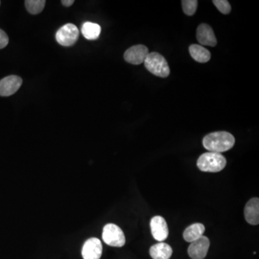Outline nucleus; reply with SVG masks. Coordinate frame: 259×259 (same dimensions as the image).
Wrapping results in <instances>:
<instances>
[{
  "instance_id": "nucleus-1",
  "label": "nucleus",
  "mask_w": 259,
  "mask_h": 259,
  "mask_svg": "<svg viewBox=\"0 0 259 259\" xmlns=\"http://www.w3.org/2000/svg\"><path fill=\"white\" fill-rule=\"evenodd\" d=\"M234 136L226 131L212 133L204 138L203 146L209 152L223 153L231 149L235 145Z\"/></svg>"
},
{
  "instance_id": "nucleus-2",
  "label": "nucleus",
  "mask_w": 259,
  "mask_h": 259,
  "mask_svg": "<svg viewBox=\"0 0 259 259\" xmlns=\"http://www.w3.org/2000/svg\"><path fill=\"white\" fill-rule=\"evenodd\" d=\"M197 167L202 171L219 172L226 167V158L221 153L207 152L201 155L197 160Z\"/></svg>"
},
{
  "instance_id": "nucleus-3",
  "label": "nucleus",
  "mask_w": 259,
  "mask_h": 259,
  "mask_svg": "<svg viewBox=\"0 0 259 259\" xmlns=\"http://www.w3.org/2000/svg\"><path fill=\"white\" fill-rule=\"evenodd\" d=\"M144 63L146 69L158 77L166 78L170 74L168 63L165 58L158 53L148 54Z\"/></svg>"
},
{
  "instance_id": "nucleus-4",
  "label": "nucleus",
  "mask_w": 259,
  "mask_h": 259,
  "mask_svg": "<svg viewBox=\"0 0 259 259\" xmlns=\"http://www.w3.org/2000/svg\"><path fill=\"white\" fill-rule=\"evenodd\" d=\"M102 239L106 244L112 247H122L125 244V237L120 227L109 223L104 227Z\"/></svg>"
},
{
  "instance_id": "nucleus-5",
  "label": "nucleus",
  "mask_w": 259,
  "mask_h": 259,
  "mask_svg": "<svg viewBox=\"0 0 259 259\" xmlns=\"http://www.w3.org/2000/svg\"><path fill=\"white\" fill-rule=\"evenodd\" d=\"M79 32L74 24H66L61 27L56 34L57 42L64 47H71L74 45L79 38Z\"/></svg>"
},
{
  "instance_id": "nucleus-6",
  "label": "nucleus",
  "mask_w": 259,
  "mask_h": 259,
  "mask_svg": "<svg viewBox=\"0 0 259 259\" xmlns=\"http://www.w3.org/2000/svg\"><path fill=\"white\" fill-rule=\"evenodd\" d=\"M210 242L207 237L202 236L191 243L188 254L192 259H204L208 252Z\"/></svg>"
},
{
  "instance_id": "nucleus-7",
  "label": "nucleus",
  "mask_w": 259,
  "mask_h": 259,
  "mask_svg": "<svg viewBox=\"0 0 259 259\" xmlns=\"http://www.w3.org/2000/svg\"><path fill=\"white\" fill-rule=\"evenodd\" d=\"M149 52L146 46H134L125 51L124 59L129 64L139 65L144 62Z\"/></svg>"
},
{
  "instance_id": "nucleus-8",
  "label": "nucleus",
  "mask_w": 259,
  "mask_h": 259,
  "mask_svg": "<svg viewBox=\"0 0 259 259\" xmlns=\"http://www.w3.org/2000/svg\"><path fill=\"white\" fill-rule=\"evenodd\" d=\"M22 83L23 80L21 78L15 75L0 80V96L8 97L14 95L20 88Z\"/></svg>"
},
{
  "instance_id": "nucleus-9",
  "label": "nucleus",
  "mask_w": 259,
  "mask_h": 259,
  "mask_svg": "<svg viewBox=\"0 0 259 259\" xmlns=\"http://www.w3.org/2000/svg\"><path fill=\"white\" fill-rule=\"evenodd\" d=\"M151 233L155 240L158 241H163L168 238V228L166 221L161 216H155L151 219Z\"/></svg>"
},
{
  "instance_id": "nucleus-10",
  "label": "nucleus",
  "mask_w": 259,
  "mask_h": 259,
  "mask_svg": "<svg viewBox=\"0 0 259 259\" xmlns=\"http://www.w3.org/2000/svg\"><path fill=\"white\" fill-rule=\"evenodd\" d=\"M102 253L101 241L97 238H92L85 242L81 254L83 259H100Z\"/></svg>"
},
{
  "instance_id": "nucleus-11",
  "label": "nucleus",
  "mask_w": 259,
  "mask_h": 259,
  "mask_svg": "<svg viewBox=\"0 0 259 259\" xmlns=\"http://www.w3.org/2000/svg\"><path fill=\"white\" fill-rule=\"evenodd\" d=\"M197 39L203 46L214 47L217 45V39L212 28L207 24H201L197 29Z\"/></svg>"
},
{
  "instance_id": "nucleus-12",
  "label": "nucleus",
  "mask_w": 259,
  "mask_h": 259,
  "mask_svg": "<svg viewBox=\"0 0 259 259\" xmlns=\"http://www.w3.org/2000/svg\"><path fill=\"white\" fill-rule=\"evenodd\" d=\"M244 215L247 222L252 226H256L259 223V199H250L245 204Z\"/></svg>"
},
{
  "instance_id": "nucleus-13",
  "label": "nucleus",
  "mask_w": 259,
  "mask_h": 259,
  "mask_svg": "<svg viewBox=\"0 0 259 259\" xmlns=\"http://www.w3.org/2000/svg\"><path fill=\"white\" fill-rule=\"evenodd\" d=\"M173 250L169 245L165 243H158L150 248V255L153 259H169Z\"/></svg>"
},
{
  "instance_id": "nucleus-14",
  "label": "nucleus",
  "mask_w": 259,
  "mask_h": 259,
  "mask_svg": "<svg viewBox=\"0 0 259 259\" xmlns=\"http://www.w3.org/2000/svg\"><path fill=\"white\" fill-rule=\"evenodd\" d=\"M204 231H205V228L203 224L194 223L186 228L183 233L184 239L187 242L192 243L203 236Z\"/></svg>"
},
{
  "instance_id": "nucleus-15",
  "label": "nucleus",
  "mask_w": 259,
  "mask_h": 259,
  "mask_svg": "<svg viewBox=\"0 0 259 259\" xmlns=\"http://www.w3.org/2000/svg\"><path fill=\"white\" fill-rule=\"evenodd\" d=\"M192 59L199 63L208 62L211 59L210 52L202 46L192 44L189 49Z\"/></svg>"
},
{
  "instance_id": "nucleus-16",
  "label": "nucleus",
  "mask_w": 259,
  "mask_h": 259,
  "mask_svg": "<svg viewBox=\"0 0 259 259\" xmlns=\"http://www.w3.org/2000/svg\"><path fill=\"white\" fill-rule=\"evenodd\" d=\"M81 32L83 37L88 40H96L101 33V27L97 23L85 22L81 27Z\"/></svg>"
},
{
  "instance_id": "nucleus-17",
  "label": "nucleus",
  "mask_w": 259,
  "mask_h": 259,
  "mask_svg": "<svg viewBox=\"0 0 259 259\" xmlns=\"http://www.w3.org/2000/svg\"><path fill=\"white\" fill-rule=\"evenodd\" d=\"M25 7L30 14L37 15L41 13L45 7V0H26Z\"/></svg>"
},
{
  "instance_id": "nucleus-18",
  "label": "nucleus",
  "mask_w": 259,
  "mask_h": 259,
  "mask_svg": "<svg viewBox=\"0 0 259 259\" xmlns=\"http://www.w3.org/2000/svg\"><path fill=\"white\" fill-rule=\"evenodd\" d=\"M184 13L189 16H192L196 13L198 1L197 0H183L182 1Z\"/></svg>"
},
{
  "instance_id": "nucleus-19",
  "label": "nucleus",
  "mask_w": 259,
  "mask_h": 259,
  "mask_svg": "<svg viewBox=\"0 0 259 259\" xmlns=\"http://www.w3.org/2000/svg\"><path fill=\"white\" fill-rule=\"evenodd\" d=\"M212 3L213 4L215 5L218 10L223 14L228 15L231 13V6L228 1H226V0H214Z\"/></svg>"
},
{
  "instance_id": "nucleus-20",
  "label": "nucleus",
  "mask_w": 259,
  "mask_h": 259,
  "mask_svg": "<svg viewBox=\"0 0 259 259\" xmlns=\"http://www.w3.org/2000/svg\"><path fill=\"white\" fill-rule=\"evenodd\" d=\"M9 42V37L4 30L0 29V49H4Z\"/></svg>"
},
{
  "instance_id": "nucleus-21",
  "label": "nucleus",
  "mask_w": 259,
  "mask_h": 259,
  "mask_svg": "<svg viewBox=\"0 0 259 259\" xmlns=\"http://www.w3.org/2000/svg\"><path fill=\"white\" fill-rule=\"evenodd\" d=\"M63 5L65 7H70L74 3V0H63L61 1Z\"/></svg>"
},
{
  "instance_id": "nucleus-22",
  "label": "nucleus",
  "mask_w": 259,
  "mask_h": 259,
  "mask_svg": "<svg viewBox=\"0 0 259 259\" xmlns=\"http://www.w3.org/2000/svg\"><path fill=\"white\" fill-rule=\"evenodd\" d=\"M0 4H1V2H0Z\"/></svg>"
}]
</instances>
